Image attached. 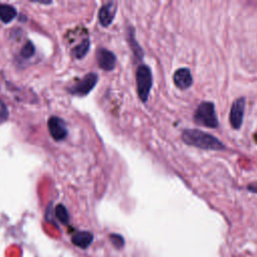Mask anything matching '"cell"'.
I'll return each mask as SVG.
<instances>
[{
    "label": "cell",
    "instance_id": "17",
    "mask_svg": "<svg viewBox=\"0 0 257 257\" xmlns=\"http://www.w3.org/2000/svg\"><path fill=\"white\" fill-rule=\"evenodd\" d=\"M9 116V113H8V109L5 105V103L0 99V123H3L7 120Z\"/></svg>",
    "mask_w": 257,
    "mask_h": 257
},
{
    "label": "cell",
    "instance_id": "10",
    "mask_svg": "<svg viewBox=\"0 0 257 257\" xmlns=\"http://www.w3.org/2000/svg\"><path fill=\"white\" fill-rule=\"evenodd\" d=\"M93 240V236L90 232H87V231H81V232H77L76 234H74L72 237H71V242L79 247V248H82V249H85L87 248L91 242Z\"/></svg>",
    "mask_w": 257,
    "mask_h": 257
},
{
    "label": "cell",
    "instance_id": "6",
    "mask_svg": "<svg viewBox=\"0 0 257 257\" xmlns=\"http://www.w3.org/2000/svg\"><path fill=\"white\" fill-rule=\"evenodd\" d=\"M50 136L55 141H61L67 136V127L65 121L58 116H51L47 122Z\"/></svg>",
    "mask_w": 257,
    "mask_h": 257
},
{
    "label": "cell",
    "instance_id": "11",
    "mask_svg": "<svg viewBox=\"0 0 257 257\" xmlns=\"http://www.w3.org/2000/svg\"><path fill=\"white\" fill-rule=\"evenodd\" d=\"M126 37H127V41L128 44L132 48L133 53L135 54L137 59H143L144 56V51L141 47V45L138 43L136 36H135V28L133 26H128L127 31H126Z\"/></svg>",
    "mask_w": 257,
    "mask_h": 257
},
{
    "label": "cell",
    "instance_id": "5",
    "mask_svg": "<svg viewBox=\"0 0 257 257\" xmlns=\"http://www.w3.org/2000/svg\"><path fill=\"white\" fill-rule=\"evenodd\" d=\"M245 103H246L245 97H239L235 99L231 105L229 120H230V124L234 130H239L243 123Z\"/></svg>",
    "mask_w": 257,
    "mask_h": 257
},
{
    "label": "cell",
    "instance_id": "7",
    "mask_svg": "<svg viewBox=\"0 0 257 257\" xmlns=\"http://www.w3.org/2000/svg\"><path fill=\"white\" fill-rule=\"evenodd\" d=\"M96 61L101 69L110 71L115 67L116 57L112 51L100 47L96 50Z\"/></svg>",
    "mask_w": 257,
    "mask_h": 257
},
{
    "label": "cell",
    "instance_id": "9",
    "mask_svg": "<svg viewBox=\"0 0 257 257\" xmlns=\"http://www.w3.org/2000/svg\"><path fill=\"white\" fill-rule=\"evenodd\" d=\"M116 12V3L108 2L103 4L98 11V20L100 24L104 27H107L112 22Z\"/></svg>",
    "mask_w": 257,
    "mask_h": 257
},
{
    "label": "cell",
    "instance_id": "14",
    "mask_svg": "<svg viewBox=\"0 0 257 257\" xmlns=\"http://www.w3.org/2000/svg\"><path fill=\"white\" fill-rule=\"evenodd\" d=\"M54 212H55L56 218H57L61 223L66 224V223L68 222V220H69V214H68L66 208H65L63 205H61V204L56 205Z\"/></svg>",
    "mask_w": 257,
    "mask_h": 257
},
{
    "label": "cell",
    "instance_id": "16",
    "mask_svg": "<svg viewBox=\"0 0 257 257\" xmlns=\"http://www.w3.org/2000/svg\"><path fill=\"white\" fill-rule=\"evenodd\" d=\"M109 240L113 244V246L116 247V248H121L124 245L123 238L118 234H110L109 235Z\"/></svg>",
    "mask_w": 257,
    "mask_h": 257
},
{
    "label": "cell",
    "instance_id": "2",
    "mask_svg": "<svg viewBox=\"0 0 257 257\" xmlns=\"http://www.w3.org/2000/svg\"><path fill=\"white\" fill-rule=\"evenodd\" d=\"M193 118L197 124L203 126L216 128L219 125L215 104L211 101H202L196 108Z\"/></svg>",
    "mask_w": 257,
    "mask_h": 257
},
{
    "label": "cell",
    "instance_id": "4",
    "mask_svg": "<svg viewBox=\"0 0 257 257\" xmlns=\"http://www.w3.org/2000/svg\"><path fill=\"white\" fill-rule=\"evenodd\" d=\"M97 79H98V76L96 73L89 72L84 77H82L80 80H78L76 83H74L69 88V91L72 94L84 96L92 90V88L95 86V84L97 82Z\"/></svg>",
    "mask_w": 257,
    "mask_h": 257
},
{
    "label": "cell",
    "instance_id": "1",
    "mask_svg": "<svg viewBox=\"0 0 257 257\" xmlns=\"http://www.w3.org/2000/svg\"><path fill=\"white\" fill-rule=\"evenodd\" d=\"M181 138L186 145L202 150L223 151L226 149L224 143L215 136L198 128H189L183 131Z\"/></svg>",
    "mask_w": 257,
    "mask_h": 257
},
{
    "label": "cell",
    "instance_id": "8",
    "mask_svg": "<svg viewBox=\"0 0 257 257\" xmlns=\"http://www.w3.org/2000/svg\"><path fill=\"white\" fill-rule=\"evenodd\" d=\"M174 84L180 89H187L193 84V76L191 70L187 67L178 68L173 74Z\"/></svg>",
    "mask_w": 257,
    "mask_h": 257
},
{
    "label": "cell",
    "instance_id": "18",
    "mask_svg": "<svg viewBox=\"0 0 257 257\" xmlns=\"http://www.w3.org/2000/svg\"><path fill=\"white\" fill-rule=\"evenodd\" d=\"M247 189L255 194H257V183H252V184H249Z\"/></svg>",
    "mask_w": 257,
    "mask_h": 257
},
{
    "label": "cell",
    "instance_id": "13",
    "mask_svg": "<svg viewBox=\"0 0 257 257\" xmlns=\"http://www.w3.org/2000/svg\"><path fill=\"white\" fill-rule=\"evenodd\" d=\"M89 47H90V41L89 39H84L81 43H79L78 45H76L72 51H71V54L77 58V59H80L82 57L85 56V54L88 52L89 50Z\"/></svg>",
    "mask_w": 257,
    "mask_h": 257
},
{
    "label": "cell",
    "instance_id": "15",
    "mask_svg": "<svg viewBox=\"0 0 257 257\" xmlns=\"http://www.w3.org/2000/svg\"><path fill=\"white\" fill-rule=\"evenodd\" d=\"M34 52H35V48H34L33 43H32L31 41H27V42L24 44V46L22 47L20 54H21V56L24 57V58H30L31 56H33Z\"/></svg>",
    "mask_w": 257,
    "mask_h": 257
},
{
    "label": "cell",
    "instance_id": "3",
    "mask_svg": "<svg viewBox=\"0 0 257 257\" xmlns=\"http://www.w3.org/2000/svg\"><path fill=\"white\" fill-rule=\"evenodd\" d=\"M136 82L139 98L143 102H146L149 98L153 85V74L151 68L148 65L140 64L138 66L136 72Z\"/></svg>",
    "mask_w": 257,
    "mask_h": 257
},
{
    "label": "cell",
    "instance_id": "12",
    "mask_svg": "<svg viewBox=\"0 0 257 257\" xmlns=\"http://www.w3.org/2000/svg\"><path fill=\"white\" fill-rule=\"evenodd\" d=\"M16 9L9 4H0V20L4 23L11 22L16 17Z\"/></svg>",
    "mask_w": 257,
    "mask_h": 257
}]
</instances>
